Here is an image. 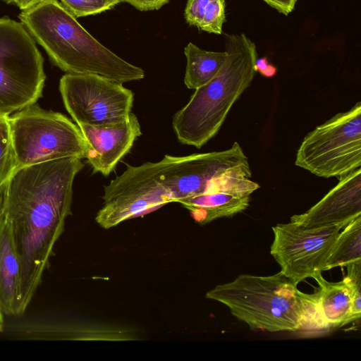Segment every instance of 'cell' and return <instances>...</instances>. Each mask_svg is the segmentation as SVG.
<instances>
[{"instance_id":"6da1fadb","label":"cell","mask_w":361,"mask_h":361,"mask_svg":"<svg viewBox=\"0 0 361 361\" xmlns=\"http://www.w3.org/2000/svg\"><path fill=\"white\" fill-rule=\"evenodd\" d=\"M83 167L76 157L19 167L1 189V214L11 227L20 265L19 315L39 285L71 214L73 180Z\"/></svg>"},{"instance_id":"7a4b0ae2","label":"cell","mask_w":361,"mask_h":361,"mask_svg":"<svg viewBox=\"0 0 361 361\" xmlns=\"http://www.w3.org/2000/svg\"><path fill=\"white\" fill-rule=\"evenodd\" d=\"M232 173L252 176L248 158L237 142L223 151L165 155L157 162L128 166L104 186L95 221L109 229L169 202L205 192L216 179Z\"/></svg>"},{"instance_id":"3957f363","label":"cell","mask_w":361,"mask_h":361,"mask_svg":"<svg viewBox=\"0 0 361 361\" xmlns=\"http://www.w3.org/2000/svg\"><path fill=\"white\" fill-rule=\"evenodd\" d=\"M18 18L52 63L67 73L94 74L121 84L145 78L143 69L101 44L58 0H41Z\"/></svg>"},{"instance_id":"277c9868","label":"cell","mask_w":361,"mask_h":361,"mask_svg":"<svg viewBox=\"0 0 361 361\" xmlns=\"http://www.w3.org/2000/svg\"><path fill=\"white\" fill-rule=\"evenodd\" d=\"M224 39L227 56L219 71L173 117V129L183 145L200 149L214 137L255 75V44L244 33L225 34Z\"/></svg>"},{"instance_id":"5b68a950","label":"cell","mask_w":361,"mask_h":361,"mask_svg":"<svg viewBox=\"0 0 361 361\" xmlns=\"http://www.w3.org/2000/svg\"><path fill=\"white\" fill-rule=\"evenodd\" d=\"M206 297L227 306L252 330L298 331L302 328L311 294L300 291L281 272L270 276L240 274L216 286Z\"/></svg>"},{"instance_id":"8992f818","label":"cell","mask_w":361,"mask_h":361,"mask_svg":"<svg viewBox=\"0 0 361 361\" xmlns=\"http://www.w3.org/2000/svg\"><path fill=\"white\" fill-rule=\"evenodd\" d=\"M16 169L67 157L85 158L78 126L63 114L32 104L8 116Z\"/></svg>"},{"instance_id":"52a82bcc","label":"cell","mask_w":361,"mask_h":361,"mask_svg":"<svg viewBox=\"0 0 361 361\" xmlns=\"http://www.w3.org/2000/svg\"><path fill=\"white\" fill-rule=\"evenodd\" d=\"M46 75L35 41L21 23L0 18V116L34 104Z\"/></svg>"},{"instance_id":"ba28073f","label":"cell","mask_w":361,"mask_h":361,"mask_svg":"<svg viewBox=\"0 0 361 361\" xmlns=\"http://www.w3.org/2000/svg\"><path fill=\"white\" fill-rule=\"evenodd\" d=\"M295 164L323 178L345 176L361 166V102L317 126L303 139Z\"/></svg>"},{"instance_id":"9c48e42d","label":"cell","mask_w":361,"mask_h":361,"mask_svg":"<svg viewBox=\"0 0 361 361\" xmlns=\"http://www.w3.org/2000/svg\"><path fill=\"white\" fill-rule=\"evenodd\" d=\"M59 90L64 106L77 125H113L124 121L134 93L123 84L94 74L66 73Z\"/></svg>"},{"instance_id":"30bf717a","label":"cell","mask_w":361,"mask_h":361,"mask_svg":"<svg viewBox=\"0 0 361 361\" xmlns=\"http://www.w3.org/2000/svg\"><path fill=\"white\" fill-rule=\"evenodd\" d=\"M345 226L305 228L290 221L273 226L270 253L280 266V272L295 286L322 274L333 245Z\"/></svg>"},{"instance_id":"8fae6325","label":"cell","mask_w":361,"mask_h":361,"mask_svg":"<svg viewBox=\"0 0 361 361\" xmlns=\"http://www.w3.org/2000/svg\"><path fill=\"white\" fill-rule=\"evenodd\" d=\"M250 178L240 173L226 174L216 179L207 192L178 202L202 224L233 216L248 207L250 195L259 188Z\"/></svg>"},{"instance_id":"7c38bea8","label":"cell","mask_w":361,"mask_h":361,"mask_svg":"<svg viewBox=\"0 0 361 361\" xmlns=\"http://www.w3.org/2000/svg\"><path fill=\"white\" fill-rule=\"evenodd\" d=\"M84 137L85 158L94 173L109 176L141 135L140 124L132 112L123 122L104 126L78 125Z\"/></svg>"},{"instance_id":"4fadbf2b","label":"cell","mask_w":361,"mask_h":361,"mask_svg":"<svg viewBox=\"0 0 361 361\" xmlns=\"http://www.w3.org/2000/svg\"><path fill=\"white\" fill-rule=\"evenodd\" d=\"M339 182L320 201L290 221L305 228L348 224L361 215V169L338 178Z\"/></svg>"},{"instance_id":"5bb4252c","label":"cell","mask_w":361,"mask_h":361,"mask_svg":"<svg viewBox=\"0 0 361 361\" xmlns=\"http://www.w3.org/2000/svg\"><path fill=\"white\" fill-rule=\"evenodd\" d=\"M20 265L11 227L0 218V310L7 315H18Z\"/></svg>"},{"instance_id":"9a60e30c","label":"cell","mask_w":361,"mask_h":361,"mask_svg":"<svg viewBox=\"0 0 361 361\" xmlns=\"http://www.w3.org/2000/svg\"><path fill=\"white\" fill-rule=\"evenodd\" d=\"M320 314L329 329L341 328L349 323L351 316V289L345 278L339 282H329L322 274L314 279Z\"/></svg>"},{"instance_id":"2e32d148","label":"cell","mask_w":361,"mask_h":361,"mask_svg":"<svg viewBox=\"0 0 361 361\" xmlns=\"http://www.w3.org/2000/svg\"><path fill=\"white\" fill-rule=\"evenodd\" d=\"M184 54L187 60L184 82L188 88L193 90L212 80L227 56L226 51H207L192 42H189L185 47Z\"/></svg>"},{"instance_id":"e0dca14e","label":"cell","mask_w":361,"mask_h":361,"mask_svg":"<svg viewBox=\"0 0 361 361\" xmlns=\"http://www.w3.org/2000/svg\"><path fill=\"white\" fill-rule=\"evenodd\" d=\"M185 19L190 25L216 35H221L226 22L225 0H188Z\"/></svg>"},{"instance_id":"ac0fdd59","label":"cell","mask_w":361,"mask_h":361,"mask_svg":"<svg viewBox=\"0 0 361 361\" xmlns=\"http://www.w3.org/2000/svg\"><path fill=\"white\" fill-rule=\"evenodd\" d=\"M343 228L333 245L325 271L361 261V215Z\"/></svg>"},{"instance_id":"d6986e66","label":"cell","mask_w":361,"mask_h":361,"mask_svg":"<svg viewBox=\"0 0 361 361\" xmlns=\"http://www.w3.org/2000/svg\"><path fill=\"white\" fill-rule=\"evenodd\" d=\"M16 169L8 116H0V190Z\"/></svg>"},{"instance_id":"ffe728a7","label":"cell","mask_w":361,"mask_h":361,"mask_svg":"<svg viewBox=\"0 0 361 361\" xmlns=\"http://www.w3.org/2000/svg\"><path fill=\"white\" fill-rule=\"evenodd\" d=\"M126 0H61L62 5L76 18L97 15L111 10Z\"/></svg>"},{"instance_id":"44dd1931","label":"cell","mask_w":361,"mask_h":361,"mask_svg":"<svg viewBox=\"0 0 361 361\" xmlns=\"http://www.w3.org/2000/svg\"><path fill=\"white\" fill-rule=\"evenodd\" d=\"M347 275L344 277L351 289V316L350 321L355 322L361 316V261L346 266Z\"/></svg>"},{"instance_id":"7402d4cb","label":"cell","mask_w":361,"mask_h":361,"mask_svg":"<svg viewBox=\"0 0 361 361\" xmlns=\"http://www.w3.org/2000/svg\"><path fill=\"white\" fill-rule=\"evenodd\" d=\"M125 2L140 11H150L160 9L169 4V0H126Z\"/></svg>"},{"instance_id":"603a6c76","label":"cell","mask_w":361,"mask_h":361,"mask_svg":"<svg viewBox=\"0 0 361 361\" xmlns=\"http://www.w3.org/2000/svg\"><path fill=\"white\" fill-rule=\"evenodd\" d=\"M279 13L288 16L295 8L298 0H262Z\"/></svg>"},{"instance_id":"cb8c5ba5","label":"cell","mask_w":361,"mask_h":361,"mask_svg":"<svg viewBox=\"0 0 361 361\" xmlns=\"http://www.w3.org/2000/svg\"><path fill=\"white\" fill-rule=\"evenodd\" d=\"M41 0H14V4L20 10H25L34 6Z\"/></svg>"},{"instance_id":"d4e9b609","label":"cell","mask_w":361,"mask_h":361,"mask_svg":"<svg viewBox=\"0 0 361 361\" xmlns=\"http://www.w3.org/2000/svg\"><path fill=\"white\" fill-rule=\"evenodd\" d=\"M269 65V61L267 60V58L266 56L257 59L255 62V71L256 72L258 71L260 73L267 68V66Z\"/></svg>"},{"instance_id":"484cf974","label":"cell","mask_w":361,"mask_h":361,"mask_svg":"<svg viewBox=\"0 0 361 361\" xmlns=\"http://www.w3.org/2000/svg\"><path fill=\"white\" fill-rule=\"evenodd\" d=\"M277 69L272 64H269L267 66V68L261 73V74L267 78H271L275 75L276 73Z\"/></svg>"},{"instance_id":"4316f807","label":"cell","mask_w":361,"mask_h":361,"mask_svg":"<svg viewBox=\"0 0 361 361\" xmlns=\"http://www.w3.org/2000/svg\"><path fill=\"white\" fill-rule=\"evenodd\" d=\"M4 329V317H3V313L0 310V331H1Z\"/></svg>"},{"instance_id":"83f0119b","label":"cell","mask_w":361,"mask_h":361,"mask_svg":"<svg viewBox=\"0 0 361 361\" xmlns=\"http://www.w3.org/2000/svg\"><path fill=\"white\" fill-rule=\"evenodd\" d=\"M1 1H3L6 2V4H14V0H1Z\"/></svg>"},{"instance_id":"f1b7e54d","label":"cell","mask_w":361,"mask_h":361,"mask_svg":"<svg viewBox=\"0 0 361 361\" xmlns=\"http://www.w3.org/2000/svg\"><path fill=\"white\" fill-rule=\"evenodd\" d=\"M1 204H0V218H1Z\"/></svg>"}]
</instances>
